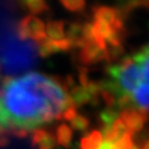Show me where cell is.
Here are the masks:
<instances>
[{
	"label": "cell",
	"instance_id": "obj_1",
	"mask_svg": "<svg viewBox=\"0 0 149 149\" xmlns=\"http://www.w3.org/2000/svg\"><path fill=\"white\" fill-rule=\"evenodd\" d=\"M74 106L58 81L39 72L8 77L0 88V127L24 136Z\"/></svg>",
	"mask_w": 149,
	"mask_h": 149
},
{
	"label": "cell",
	"instance_id": "obj_10",
	"mask_svg": "<svg viewBox=\"0 0 149 149\" xmlns=\"http://www.w3.org/2000/svg\"><path fill=\"white\" fill-rule=\"evenodd\" d=\"M20 5L28 10L32 16H36V15H40L44 11H47L49 9V6L47 5L45 1L42 0H24L21 1Z\"/></svg>",
	"mask_w": 149,
	"mask_h": 149
},
{
	"label": "cell",
	"instance_id": "obj_17",
	"mask_svg": "<svg viewBox=\"0 0 149 149\" xmlns=\"http://www.w3.org/2000/svg\"><path fill=\"white\" fill-rule=\"evenodd\" d=\"M144 50L146 51V52H147V53L149 54V44L147 45V47H146V48H144Z\"/></svg>",
	"mask_w": 149,
	"mask_h": 149
},
{
	"label": "cell",
	"instance_id": "obj_7",
	"mask_svg": "<svg viewBox=\"0 0 149 149\" xmlns=\"http://www.w3.org/2000/svg\"><path fill=\"white\" fill-rule=\"evenodd\" d=\"M45 32H47V37L50 40H62L65 36V24L63 21L59 20H54V21H49L45 24Z\"/></svg>",
	"mask_w": 149,
	"mask_h": 149
},
{
	"label": "cell",
	"instance_id": "obj_2",
	"mask_svg": "<svg viewBox=\"0 0 149 149\" xmlns=\"http://www.w3.org/2000/svg\"><path fill=\"white\" fill-rule=\"evenodd\" d=\"M17 36L20 40H32L37 44L48 39L44 22L32 15L26 16L18 22Z\"/></svg>",
	"mask_w": 149,
	"mask_h": 149
},
{
	"label": "cell",
	"instance_id": "obj_14",
	"mask_svg": "<svg viewBox=\"0 0 149 149\" xmlns=\"http://www.w3.org/2000/svg\"><path fill=\"white\" fill-rule=\"evenodd\" d=\"M61 5L71 12H79L84 9L85 2L82 0H63L61 1Z\"/></svg>",
	"mask_w": 149,
	"mask_h": 149
},
{
	"label": "cell",
	"instance_id": "obj_5",
	"mask_svg": "<svg viewBox=\"0 0 149 149\" xmlns=\"http://www.w3.org/2000/svg\"><path fill=\"white\" fill-rule=\"evenodd\" d=\"M56 144L55 136L43 129H36L32 132V145L38 146L39 149H53Z\"/></svg>",
	"mask_w": 149,
	"mask_h": 149
},
{
	"label": "cell",
	"instance_id": "obj_16",
	"mask_svg": "<svg viewBox=\"0 0 149 149\" xmlns=\"http://www.w3.org/2000/svg\"><path fill=\"white\" fill-rule=\"evenodd\" d=\"M143 149H149V140L148 141H146L144 144V146H143Z\"/></svg>",
	"mask_w": 149,
	"mask_h": 149
},
{
	"label": "cell",
	"instance_id": "obj_3",
	"mask_svg": "<svg viewBox=\"0 0 149 149\" xmlns=\"http://www.w3.org/2000/svg\"><path fill=\"white\" fill-rule=\"evenodd\" d=\"M120 119L125 123L129 134L133 135L144 128L146 122L148 120V114L146 111L139 108H128L122 112Z\"/></svg>",
	"mask_w": 149,
	"mask_h": 149
},
{
	"label": "cell",
	"instance_id": "obj_15",
	"mask_svg": "<svg viewBox=\"0 0 149 149\" xmlns=\"http://www.w3.org/2000/svg\"><path fill=\"white\" fill-rule=\"evenodd\" d=\"M77 115H79V114H77V112H76V107L70 106L64 111V113L62 114V117H63L64 119H66V120H70V122H71V120H73Z\"/></svg>",
	"mask_w": 149,
	"mask_h": 149
},
{
	"label": "cell",
	"instance_id": "obj_6",
	"mask_svg": "<svg viewBox=\"0 0 149 149\" xmlns=\"http://www.w3.org/2000/svg\"><path fill=\"white\" fill-rule=\"evenodd\" d=\"M118 18L119 17L117 15V11L109 7H100L94 11V21L101 22L111 27H113V24Z\"/></svg>",
	"mask_w": 149,
	"mask_h": 149
},
{
	"label": "cell",
	"instance_id": "obj_13",
	"mask_svg": "<svg viewBox=\"0 0 149 149\" xmlns=\"http://www.w3.org/2000/svg\"><path fill=\"white\" fill-rule=\"evenodd\" d=\"M88 126H90V122L87 120V118H85L82 115H77L73 120H71V127L76 132L84 133L87 130Z\"/></svg>",
	"mask_w": 149,
	"mask_h": 149
},
{
	"label": "cell",
	"instance_id": "obj_8",
	"mask_svg": "<svg viewBox=\"0 0 149 149\" xmlns=\"http://www.w3.org/2000/svg\"><path fill=\"white\" fill-rule=\"evenodd\" d=\"M92 98H93V96L91 95V93L84 86L74 87L70 92V100L74 106H77V105L80 106V105L86 104V103L91 102Z\"/></svg>",
	"mask_w": 149,
	"mask_h": 149
},
{
	"label": "cell",
	"instance_id": "obj_12",
	"mask_svg": "<svg viewBox=\"0 0 149 149\" xmlns=\"http://www.w3.org/2000/svg\"><path fill=\"white\" fill-rule=\"evenodd\" d=\"M117 118V112L115 109H112V108L105 109L101 114V119L103 124H104V128H109L113 125V123L115 122Z\"/></svg>",
	"mask_w": 149,
	"mask_h": 149
},
{
	"label": "cell",
	"instance_id": "obj_4",
	"mask_svg": "<svg viewBox=\"0 0 149 149\" xmlns=\"http://www.w3.org/2000/svg\"><path fill=\"white\" fill-rule=\"evenodd\" d=\"M105 59H106L105 50H103L95 41L87 42L85 47L81 50L80 60L84 64L98 63Z\"/></svg>",
	"mask_w": 149,
	"mask_h": 149
},
{
	"label": "cell",
	"instance_id": "obj_11",
	"mask_svg": "<svg viewBox=\"0 0 149 149\" xmlns=\"http://www.w3.org/2000/svg\"><path fill=\"white\" fill-rule=\"evenodd\" d=\"M102 141H103V135L101 132L94 130L92 132L90 135L85 136L82 139L81 143V147L82 149H97L101 146Z\"/></svg>",
	"mask_w": 149,
	"mask_h": 149
},
{
	"label": "cell",
	"instance_id": "obj_9",
	"mask_svg": "<svg viewBox=\"0 0 149 149\" xmlns=\"http://www.w3.org/2000/svg\"><path fill=\"white\" fill-rule=\"evenodd\" d=\"M72 137H73V132L72 128H70L68 125L65 124H61L59 127L56 128V134H55V139L56 143L63 147H69L72 141Z\"/></svg>",
	"mask_w": 149,
	"mask_h": 149
}]
</instances>
